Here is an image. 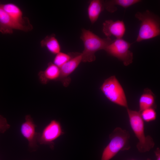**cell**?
Segmentation results:
<instances>
[{
	"instance_id": "obj_17",
	"label": "cell",
	"mask_w": 160,
	"mask_h": 160,
	"mask_svg": "<svg viewBox=\"0 0 160 160\" xmlns=\"http://www.w3.org/2000/svg\"><path fill=\"white\" fill-rule=\"evenodd\" d=\"M41 46L45 47L52 54L56 55L60 52L61 47L54 34L47 36L41 41Z\"/></svg>"
},
{
	"instance_id": "obj_9",
	"label": "cell",
	"mask_w": 160,
	"mask_h": 160,
	"mask_svg": "<svg viewBox=\"0 0 160 160\" xmlns=\"http://www.w3.org/2000/svg\"><path fill=\"white\" fill-rule=\"evenodd\" d=\"M36 127L31 116L27 115L25 116V121L22 124L20 128L22 135L27 140L29 147L32 149H35L38 146V132L36 131Z\"/></svg>"
},
{
	"instance_id": "obj_18",
	"label": "cell",
	"mask_w": 160,
	"mask_h": 160,
	"mask_svg": "<svg viewBox=\"0 0 160 160\" xmlns=\"http://www.w3.org/2000/svg\"><path fill=\"white\" fill-rule=\"evenodd\" d=\"M73 56L72 54H67L60 52L56 55L53 63L60 68L71 59Z\"/></svg>"
},
{
	"instance_id": "obj_14",
	"label": "cell",
	"mask_w": 160,
	"mask_h": 160,
	"mask_svg": "<svg viewBox=\"0 0 160 160\" xmlns=\"http://www.w3.org/2000/svg\"><path fill=\"white\" fill-rule=\"evenodd\" d=\"M104 9L103 1L93 0L90 2L87 9L89 18L92 24L97 20L100 13Z\"/></svg>"
},
{
	"instance_id": "obj_8",
	"label": "cell",
	"mask_w": 160,
	"mask_h": 160,
	"mask_svg": "<svg viewBox=\"0 0 160 160\" xmlns=\"http://www.w3.org/2000/svg\"><path fill=\"white\" fill-rule=\"evenodd\" d=\"M33 27L20 24L14 21L0 7V32L3 34H12L13 30L30 31Z\"/></svg>"
},
{
	"instance_id": "obj_19",
	"label": "cell",
	"mask_w": 160,
	"mask_h": 160,
	"mask_svg": "<svg viewBox=\"0 0 160 160\" xmlns=\"http://www.w3.org/2000/svg\"><path fill=\"white\" fill-rule=\"evenodd\" d=\"M140 112L144 121L149 122L155 120L156 119V113L154 108L146 109Z\"/></svg>"
},
{
	"instance_id": "obj_3",
	"label": "cell",
	"mask_w": 160,
	"mask_h": 160,
	"mask_svg": "<svg viewBox=\"0 0 160 160\" xmlns=\"http://www.w3.org/2000/svg\"><path fill=\"white\" fill-rule=\"evenodd\" d=\"M127 110L130 126L138 140L136 145L138 151L140 153L149 151L153 148L155 143L151 137L145 134L144 121L140 112L128 108Z\"/></svg>"
},
{
	"instance_id": "obj_15",
	"label": "cell",
	"mask_w": 160,
	"mask_h": 160,
	"mask_svg": "<svg viewBox=\"0 0 160 160\" xmlns=\"http://www.w3.org/2000/svg\"><path fill=\"white\" fill-rule=\"evenodd\" d=\"M155 96L150 89H145L139 100V111L141 112L146 109L154 108L155 104Z\"/></svg>"
},
{
	"instance_id": "obj_21",
	"label": "cell",
	"mask_w": 160,
	"mask_h": 160,
	"mask_svg": "<svg viewBox=\"0 0 160 160\" xmlns=\"http://www.w3.org/2000/svg\"><path fill=\"white\" fill-rule=\"evenodd\" d=\"M156 157V160H160V150L159 148H158L155 151Z\"/></svg>"
},
{
	"instance_id": "obj_6",
	"label": "cell",
	"mask_w": 160,
	"mask_h": 160,
	"mask_svg": "<svg viewBox=\"0 0 160 160\" xmlns=\"http://www.w3.org/2000/svg\"><path fill=\"white\" fill-rule=\"evenodd\" d=\"M131 44L122 38L112 40L105 50L109 55L121 61L127 66L133 62V55L129 49Z\"/></svg>"
},
{
	"instance_id": "obj_2",
	"label": "cell",
	"mask_w": 160,
	"mask_h": 160,
	"mask_svg": "<svg viewBox=\"0 0 160 160\" xmlns=\"http://www.w3.org/2000/svg\"><path fill=\"white\" fill-rule=\"evenodd\" d=\"M135 17L141 22L136 42L150 39L160 35V19L158 15L147 10L137 12Z\"/></svg>"
},
{
	"instance_id": "obj_11",
	"label": "cell",
	"mask_w": 160,
	"mask_h": 160,
	"mask_svg": "<svg viewBox=\"0 0 160 160\" xmlns=\"http://www.w3.org/2000/svg\"><path fill=\"white\" fill-rule=\"evenodd\" d=\"M126 27L123 21L107 20L103 23V32L107 37L114 36L116 39L122 38L126 31Z\"/></svg>"
},
{
	"instance_id": "obj_4",
	"label": "cell",
	"mask_w": 160,
	"mask_h": 160,
	"mask_svg": "<svg viewBox=\"0 0 160 160\" xmlns=\"http://www.w3.org/2000/svg\"><path fill=\"white\" fill-rule=\"evenodd\" d=\"M130 135L126 130L118 127L109 135L110 142L104 148L101 160H110L121 151L129 149Z\"/></svg>"
},
{
	"instance_id": "obj_13",
	"label": "cell",
	"mask_w": 160,
	"mask_h": 160,
	"mask_svg": "<svg viewBox=\"0 0 160 160\" xmlns=\"http://www.w3.org/2000/svg\"><path fill=\"white\" fill-rule=\"evenodd\" d=\"M60 75V68L53 63H49L44 71L39 72V76L41 82L46 84L49 81L59 80Z\"/></svg>"
},
{
	"instance_id": "obj_10",
	"label": "cell",
	"mask_w": 160,
	"mask_h": 160,
	"mask_svg": "<svg viewBox=\"0 0 160 160\" xmlns=\"http://www.w3.org/2000/svg\"><path fill=\"white\" fill-rule=\"evenodd\" d=\"M82 62L81 53L76 54L67 62L60 68V72L59 80L65 87H67L71 82L69 76L76 69Z\"/></svg>"
},
{
	"instance_id": "obj_22",
	"label": "cell",
	"mask_w": 160,
	"mask_h": 160,
	"mask_svg": "<svg viewBox=\"0 0 160 160\" xmlns=\"http://www.w3.org/2000/svg\"><path fill=\"white\" fill-rule=\"evenodd\" d=\"M146 160H150L149 159H147Z\"/></svg>"
},
{
	"instance_id": "obj_1",
	"label": "cell",
	"mask_w": 160,
	"mask_h": 160,
	"mask_svg": "<svg viewBox=\"0 0 160 160\" xmlns=\"http://www.w3.org/2000/svg\"><path fill=\"white\" fill-rule=\"evenodd\" d=\"M80 38L83 41L84 47L81 53L83 62L95 61V53L100 50H104L112 41L110 37L101 38L90 31L84 28L82 30Z\"/></svg>"
},
{
	"instance_id": "obj_7",
	"label": "cell",
	"mask_w": 160,
	"mask_h": 160,
	"mask_svg": "<svg viewBox=\"0 0 160 160\" xmlns=\"http://www.w3.org/2000/svg\"><path fill=\"white\" fill-rule=\"evenodd\" d=\"M59 121L53 120L44 127L41 133L38 132L37 142L40 144L48 145L54 149V141L64 134Z\"/></svg>"
},
{
	"instance_id": "obj_16",
	"label": "cell",
	"mask_w": 160,
	"mask_h": 160,
	"mask_svg": "<svg viewBox=\"0 0 160 160\" xmlns=\"http://www.w3.org/2000/svg\"><path fill=\"white\" fill-rule=\"evenodd\" d=\"M140 0H109L103 1L104 9L111 13L117 10L116 5H118L126 9L132 5L141 1Z\"/></svg>"
},
{
	"instance_id": "obj_20",
	"label": "cell",
	"mask_w": 160,
	"mask_h": 160,
	"mask_svg": "<svg viewBox=\"0 0 160 160\" xmlns=\"http://www.w3.org/2000/svg\"><path fill=\"white\" fill-rule=\"evenodd\" d=\"M10 127L6 119L0 115V132L4 133Z\"/></svg>"
},
{
	"instance_id": "obj_12",
	"label": "cell",
	"mask_w": 160,
	"mask_h": 160,
	"mask_svg": "<svg viewBox=\"0 0 160 160\" xmlns=\"http://www.w3.org/2000/svg\"><path fill=\"white\" fill-rule=\"evenodd\" d=\"M0 7L15 22L23 25L31 26L28 18L24 17L20 8L12 3L0 4Z\"/></svg>"
},
{
	"instance_id": "obj_5",
	"label": "cell",
	"mask_w": 160,
	"mask_h": 160,
	"mask_svg": "<svg viewBox=\"0 0 160 160\" xmlns=\"http://www.w3.org/2000/svg\"><path fill=\"white\" fill-rule=\"evenodd\" d=\"M105 97L111 102L128 108V103L124 90L115 76L105 79L100 87Z\"/></svg>"
}]
</instances>
